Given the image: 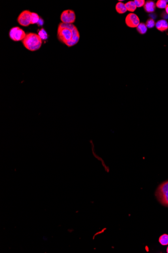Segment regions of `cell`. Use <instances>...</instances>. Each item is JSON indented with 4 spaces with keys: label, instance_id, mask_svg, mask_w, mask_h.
<instances>
[{
    "label": "cell",
    "instance_id": "6da1fadb",
    "mask_svg": "<svg viewBox=\"0 0 168 253\" xmlns=\"http://www.w3.org/2000/svg\"><path fill=\"white\" fill-rule=\"evenodd\" d=\"M79 31L73 24L62 23L57 29L59 40L68 47L76 45L80 40Z\"/></svg>",
    "mask_w": 168,
    "mask_h": 253
},
{
    "label": "cell",
    "instance_id": "7a4b0ae2",
    "mask_svg": "<svg viewBox=\"0 0 168 253\" xmlns=\"http://www.w3.org/2000/svg\"><path fill=\"white\" fill-rule=\"evenodd\" d=\"M22 44L25 48L30 51H36L41 47L42 40L38 34L35 33H28L26 34Z\"/></svg>",
    "mask_w": 168,
    "mask_h": 253
},
{
    "label": "cell",
    "instance_id": "3957f363",
    "mask_svg": "<svg viewBox=\"0 0 168 253\" xmlns=\"http://www.w3.org/2000/svg\"><path fill=\"white\" fill-rule=\"evenodd\" d=\"M156 196L161 204L168 207V181L159 185L156 190Z\"/></svg>",
    "mask_w": 168,
    "mask_h": 253
},
{
    "label": "cell",
    "instance_id": "277c9868",
    "mask_svg": "<svg viewBox=\"0 0 168 253\" xmlns=\"http://www.w3.org/2000/svg\"><path fill=\"white\" fill-rule=\"evenodd\" d=\"M26 36L24 31L19 27H14L9 31L10 38L15 42L22 41Z\"/></svg>",
    "mask_w": 168,
    "mask_h": 253
},
{
    "label": "cell",
    "instance_id": "5b68a950",
    "mask_svg": "<svg viewBox=\"0 0 168 253\" xmlns=\"http://www.w3.org/2000/svg\"><path fill=\"white\" fill-rule=\"evenodd\" d=\"M76 19V14L72 10H66L61 14V20L62 23L73 24Z\"/></svg>",
    "mask_w": 168,
    "mask_h": 253
},
{
    "label": "cell",
    "instance_id": "8992f818",
    "mask_svg": "<svg viewBox=\"0 0 168 253\" xmlns=\"http://www.w3.org/2000/svg\"><path fill=\"white\" fill-rule=\"evenodd\" d=\"M31 13L27 10L22 12L17 18V21L19 24L24 27L28 26L31 24Z\"/></svg>",
    "mask_w": 168,
    "mask_h": 253
},
{
    "label": "cell",
    "instance_id": "52a82bcc",
    "mask_svg": "<svg viewBox=\"0 0 168 253\" xmlns=\"http://www.w3.org/2000/svg\"><path fill=\"white\" fill-rule=\"evenodd\" d=\"M125 23L127 26L131 28H136L140 24L139 17L136 14L129 13L125 18Z\"/></svg>",
    "mask_w": 168,
    "mask_h": 253
},
{
    "label": "cell",
    "instance_id": "ba28073f",
    "mask_svg": "<svg viewBox=\"0 0 168 253\" xmlns=\"http://www.w3.org/2000/svg\"><path fill=\"white\" fill-rule=\"evenodd\" d=\"M155 26L158 31L164 32L168 29V22L165 19H161L157 21Z\"/></svg>",
    "mask_w": 168,
    "mask_h": 253
},
{
    "label": "cell",
    "instance_id": "9c48e42d",
    "mask_svg": "<svg viewBox=\"0 0 168 253\" xmlns=\"http://www.w3.org/2000/svg\"><path fill=\"white\" fill-rule=\"evenodd\" d=\"M156 7V5L153 1H147L145 2L144 6V9L145 12L149 13H153L155 11Z\"/></svg>",
    "mask_w": 168,
    "mask_h": 253
},
{
    "label": "cell",
    "instance_id": "30bf717a",
    "mask_svg": "<svg viewBox=\"0 0 168 253\" xmlns=\"http://www.w3.org/2000/svg\"><path fill=\"white\" fill-rule=\"evenodd\" d=\"M115 9L117 13L120 14L125 13L127 11L125 4L121 2L117 3L115 6Z\"/></svg>",
    "mask_w": 168,
    "mask_h": 253
},
{
    "label": "cell",
    "instance_id": "8fae6325",
    "mask_svg": "<svg viewBox=\"0 0 168 253\" xmlns=\"http://www.w3.org/2000/svg\"><path fill=\"white\" fill-rule=\"evenodd\" d=\"M127 10L129 11L133 12L136 9V6L134 1H129L125 4Z\"/></svg>",
    "mask_w": 168,
    "mask_h": 253
},
{
    "label": "cell",
    "instance_id": "7c38bea8",
    "mask_svg": "<svg viewBox=\"0 0 168 253\" xmlns=\"http://www.w3.org/2000/svg\"><path fill=\"white\" fill-rule=\"evenodd\" d=\"M136 29L140 34H144L147 32V27L145 23H140V24L136 27Z\"/></svg>",
    "mask_w": 168,
    "mask_h": 253
},
{
    "label": "cell",
    "instance_id": "4fadbf2b",
    "mask_svg": "<svg viewBox=\"0 0 168 253\" xmlns=\"http://www.w3.org/2000/svg\"><path fill=\"white\" fill-rule=\"evenodd\" d=\"M159 243L162 245H168V235L164 234L162 235L159 238Z\"/></svg>",
    "mask_w": 168,
    "mask_h": 253
},
{
    "label": "cell",
    "instance_id": "5bb4252c",
    "mask_svg": "<svg viewBox=\"0 0 168 253\" xmlns=\"http://www.w3.org/2000/svg\"><path fill=\"white\" fill-rule=\"evenodd\" d=\"M38 35L42 40H46L48 38V34L44 29H40L38 31Z\"/></svg>",
    "mask_w": 168,
    "mask_h": 253
},
{
    "label": "cell",
    "instance_id": "9a60e30c",
    "mask_svg": "<svg viewBox=\"0 0 168 253\" xmlns=\"http://www.w3.org/2000/svg\"><path fill=\"white\" fill-rule=\"evenodd\" d=\"M40 17L38 15V14L34 12L31 13V24H34L38 23V21L39 20Z\"/></svg>",
    "mask_w": 168,
    "mask_h": 253
},
{
    "label": "cell",
    "instance_id": "2e32d148",
    "mask_svg": "<svg viewBox=\"0 0 168 253\" xmlns=\"http://www.w3.org/2000/svg\"><path fill=\"white\" fill-rule=\"evenodd\" d=\"M167 2L166 1L164 0H159L157 1V3L156 4V7L160 9H165L167 5Z\"/></svg>",
    "mask_w": 168,
    "mask_h": 253
},
{
    "label": "cell",
    "instance_id": "e0dca14e",
    "mask_svg": "<svg viewBox=\"0 0 168 253\" xmlns=\"http://www.w3.org/2000/svg\"><path fill=\"white\" fill-rule=\"evenodd\" d=\"M145 25L147 28L152 29L156 25V23H155V20L153 19H152V18H149V19H147Z\"/></svg>",
    "mask_w": 168,
    "mask_h": 253
},
{
    "label": "cell",
    "instance_id": "ac0fdd59",
    "mask_svg": "<svg viewBox=\"0 0 168 253\" xmlns=\"http://www.w3.org/2000/svg\"><path fill=\"white\" fill-rule=\"evenodd\" d=\"M134 2L136 5V7H138V8L142 7V6H144L145 3L144 0H135L134 1Z\"/></svg>",
    "mask_w": 168,
    "mask_h": 253
},
{
    "label": "cell",
    "instance_id": "d6986e66",
    "mask_svg": "<svg viewBox=\"0 0 168 253\" xmlns=\"http://www.w3.org/2000/svg\"><path fill=\"white\" fill-rule=\"evenodd\" d=\"M44 19L42 18L41 17H40L39 20L38 21V23H37V24L38 26H42L44 25Z\"/></svg>",
    "mask_w": 168,
    "mask_h": 253
},
{
    "label": "cell",
    "instance_id": "ffe728a7",
    "mask_svg": "<svg viewBox=\"0 0 168 253\" xmlns=\"http://www.w3.org/2000/svg\"><path fill=\"white\" fill-rule=\"evenodd\" d=\"M165 10H166V13L168 15V5H167L166 7L165 8Z\"/></svg>",
    "mask_w": 168,
    "mask_h": 253
},
{
    "label": "cell",
    "instance_id": "44dd1931",
    "mask_svg": "<svg viewBox=\"0 0 168 253\" xmlns=\"http://www.w3.org/2000/svg\"><path fill=\"white\" fill-rule=\"evenodd\" d=\"M167 253H168V247H167Z\"/></svg>",
    "mask_w": 168,
    "mask_h": 253
}]
</instances>
